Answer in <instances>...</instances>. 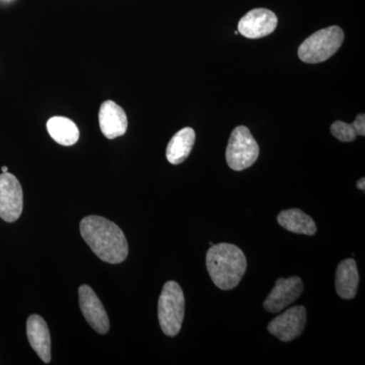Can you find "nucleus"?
Wrapping results in <instances>:
<instances>
[{
    "label": "nucleus",
    "mask_w": 365,
    "mask_h": 365,
    "mask_svg": "<svg viewBox=\"0 0 365 365\" xmlns=\"http://www.w3.org/2000/svg\"><path fill=\"white\" fill-rule=\"evenodd\" d=\"M79 307L88 323L96 332H109L110 323L107 312L97 294L88 285H81L78 289Z\"/></svg>",
    "instance_id": "nucleus-10"
},
{
    "label": "nucleus",
    "mask_w": 365,
    "mask_h": 365,
    "mask_svg": "<svg viewBox=\"0 0 365 365\" xmlns=\"http://www.w3.org/2000/svg\"><path fill=\"white\" fill-rule=\"evenodd\" d=\"M81 234L101 260L120 264L128 256V242L116 223L97 215H88L81 222Z\"/></svg>",
    "instance_id": "nucleus-1"
},
{
    "label": "nucleus",
    "mask_w": 365,
    "mask_h": 365,
    "mask_svg": "<svg viewBox=\"0 0 365 365\" xmlns=\"http://www.w3.org/2000/svg\"><path fill=\"white\" fill-rule=\"evenodd\" d=\"M277 220L281 227L294 234L316 235L317 227L313 218L300 209L292 208L281 211Z\"/></svg>",
    "instance_id": "nucleus-15"
},
{
    "label": "nucleus",
    "mask_w": 365,
    "mask_h": 365,
    "mask_svg": "<svg viewBox=\"0 0 365 365\" xmlns=\"http://www.w3.org/2000/svg\"><path fill=\"white\" fill-rule=\"evenodd\" d=\"M359 284V274L356 262L346 259L336 270V292L343 299H354Z\"/></svg>",
    "instance_id": "nucleus-13"
},
{
    "label": "nucleus",
    "mask_w": 365,
    "mask_h": 365,
    "mask_svg": "<svg viewBox=\"0 0 365 365\" xmlns=\"http://www.w3.org/2000/svg\"><path fill=\"white\" fill-rule=\"evenodd\" d=\"M357 188L359 190H361V191H364L365 190V179L364 178H362V179H360L359 182H357Z\"/></svg>",
    "instance_id": "nucleus-18"
},
{
    "label": "nucleus",
    "mask_w": 365,
    "mask_h": 365,
    "mask_svg": "<svg viewBox=\"0 0 365 365\" xmlns=\"http://www.w3.org/2000/svg\"><path fill=\"white\" fill-rule=\"evenodd\" d=\"M259 153L260 148L248 127H235L230 134L225 153L228 167L237 172L248 169L257 162Z\"/></svg>",
    "instance_id": "nucleus-5"
},
{
    "label": "nucleus",
    "mask_w": 365,
    "mask_h": 365,
    "mask_svg": "<svg viewBox=\"0 0 365 365\" xmlns=\"http://www.w3.org/2000/svg\"><path fill=\"white\" fill-rule=\"evenodd\" d=\"M47 130L57 143L71 146L78 143L79 130L73 121L66 117H53L47 122Z\"/></svg>",
    "instance_id": "nucleus-16"
},
{
    "label": "nucleus",
    "mask_w": 365,
    "mask_h": 365,
    "mask_svg": "<svg viewBox=\"0 0 365 365\" xmlns=\"http://www.w3.org/2000/svg\"><path fill=\"white\" fill-rule=\"evenodd\" d=\"M278 19L267 9H255L242 16L239 21V34L249 39H260L275 31Z\"/></svg>",
    "instance_id": "nucleus-9"
},
{
    "label": "nucleus",
    "mask_w": 365,
    "mask_h": 365,
    "mask_svg": "<svg viewBox=\"0 0 365 365\" xmlns=\"http://www.w3.org/2000/svg\"><path fill=\"white\" fill-rule=\"evenodd\" d=\"M2 173H7V167H2L1 168Z\"/></svg>",
    "instance_id": "nucleus-19"
},
{
    "label": "nucleus",
    "mask_w": 365,
    "mask_h": 365,
    "mask_svg": "<svg viewBox=\"0 0 365 365\" xmlns=\"http://www.w3.org/2000/svg\"><path fill=\"white\" fill-rule=\"evenodd\" d=\"M304 292V282L299 276L279 278L264 302V309L269 313H280L281 311L299 299Z\"/></svg>",
    "instance_id": "nucleus-8"
},
{
    "label": "nucleus",
    "mask_w": 365,
    "mask_h": 365,
    "mask_svg": "<svg viewBox=\"0 0 365 365\" xmlns=\"http://www.w3.org/2000/svg\"><path fill=\"white\" fill-rule=\"evenodd\" d=\"M158 314L163 332L170 337L178 335L185 316V297L176 281H168L163 285L158 299Z\"/></svg>",
    "instance_id": "nucleus-4"
},
{
    "label": "nucleus",
    "mask_w": 365,
    "mask_h": 365,
    "mask_svg": "<svg viewBox=\"0 0 365 365\" xmlns=\"http://www.w3.org/2000/svg\"><path fill=\"white\" fill-rule=\"evenodd\" d=\"M206 268L211 280L220 289H234L246 273V256L235 245H212L206 254Z\"/></svg>",
    "instance_id": "nucleus-2"
},
{
    "label": "nucleus",
    "mask_w": 365,
    "mask_h": 365,
    "mask_svg": "<svg viewBox=\"0 0 365 365\" xmlns=\"http://www.w3.org/2000/svg\"><path fill=\"white\" fill-rule=\"evenodd\" d=\"M24 206L23 189L14 175H0V218L6 222H14L20 218Z\"/></svg>",
    "instance_id": "nucleus-6"
},
{
    "label": "nucleus",
    "mask_w": 365,
    "mask_h": 365,
    "mask_svg": "<svg viewBox=\"0 0 365 365\" xmlns=\"http://www.w3.org/2000/svg\"><path fill=\"white\" fill-rule=\"evenodd\" d=\"M195 140L196 133L191 127H185L177 132L168 144L165 155L169 163L172 165H180L185 162L191 153Z\"/></svg>",
    "instance_id": "nucleus-14"
},
{
    "label": "nucleus",
    "mask_w": 365,
    "mask_h": 365,
    "mask_svg": "<svg viewBox=\"0 0 365 365\" xmlns=\"http://www.w3.org/2000/svg\"><path fill=\"white\" fill-rule=\"evenodd\" d=\"M306 324V307L295 306L273 319L269 323L268 331L282 342H289L302 335Z\"/></svg>",
    "instance_id": "nucleus-7"
},
{
    "label": "nucleus",
    "mask_w": 365,
    "mask_h": 365,
    "mask_svg": "<svg viewBox=\"0 0 365 365\" xmlns=\"http://www.w3.org/2000/svg\"><path fill=\"white\" fill-rule=\"evenodd\" d=\"M98 123L101 130L108 139L124 135L128 128L126 113L113 101H106L101 106Z\"/></svg>",
    "instance_id": "nucleus-11"
},
{
    "label": "nucleus",
    "mask_w": 365,
    "mask_h": 365,
    "mask_svg": "<svg viewBox=\"0 0 365 365\" xmlns=\"http://www.w3.org/2000/svg\"><path fill=\"white\" fill-rule=\"evenodd\" d=\"M344 42V32L338 26H331L309 36L299 48V57L306 63L326 61L337 53Z\"/></svg>",
    "instance_id": "nucleus-3"
},
{
    "label": "nucleus",
    "mask_w": 365,
    "mask_h": 365,
    "mask_svg": "<svg viewBox=\"0 0 365 365\" xmlns=\"http://www.w3.org/2000/svg\"><path fill=\"white\" fill-rule=\"evenodd\" d=\"M331 133L341 143H352L356 137L365 135V115L359 114L352 124L343 121L334 122L331 126Z\"/></svg>",
    "instance_id": "nucleus-17"
},
{
    "label": "nucleus",
    "mask_w": 365,
    "mask_h": 365,
    "mask_svg": "<svg viewBox=\"0 0 365 365\" xmlns=\"http://www.w3.org/2000/svg\"><path fill=\"white\" fill-rule=\"evenodd\" d=\"M26 335L35 352L45 364L51 361V338L42 317L33 314L26 322Z\"/></svg>",
    "instance_id": "nucleus-12"
}]
</instances>
